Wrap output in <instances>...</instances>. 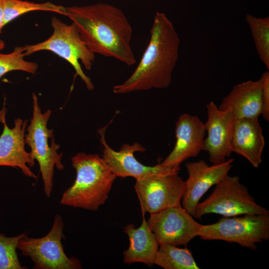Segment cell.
I'll return each instance as SVG.
<instances>
[{
	"instance_id": "cell-1",
	"label": "cell",
	"mask_w": 269,
	"mask_h": 269,
	"mask_svg": "<svg viewBox=\"0 0 269 269\" xmlns=\"http://www.w3.org/2000/svg\"><path fill=\"white\" fill-rule=\"evenodd\" d=\"M84 43L94 54L115 58L128 66L136 63L131 44L132 27L123 11L111 4L65 7Z\"/></svg>"
},
{
	"instance_id": "cell-2",
	"label": "cell",
	"mask_w": 269,
	"mask_h": 269,
	"mask_svg": "<svg viewBox=\"0 0 269 269\" xmlns=\"http://www.w3.org/2000/svg\"><path fill=\"white\" fill-rule=\"evenodd\" d=\"M148 44L135 69L114 93L126 94L167 88L179 57L180 38L173 23L163 12H156Z\"/></svg>"
},
{
	"instance_id": "cell-3",
	"label": "cell",
	"mask_w": 269,
	"mask_h": 269,
	"mask_svg": "<svg viewBox=\"0 0 269 269\" xmlns=\"http://www.w3.org/2000/svg\"><path fill=\"white\" fill-rule=\"evenodd\" d=\"M76 171L73 184L62 194V205L96 211L108 199L117 178L97 154L78 152L71 157Z\"/></svg>"
},
{
	"instance_id": "cell-4",
	"label": "cell",
	"mask_w": 269,
	"mask_h": 269,
	"mask_svg": "<svg viewBox=\"0 0 269 269\" xmlns=\"http://www.w3.org/2000/svg\"><path fill=\"white\" fill-rule=\"evenodd\" d=\"M32 97V117L26 128L24 140L30 148L31 156L39 164L44 191L45 195L50 197L53 186L54 167L59 170L64 169L63 154L58 153L60 145L55 142L53 130L47 128L51 111L42 113L35 93H33Z\"/></svg>"
},
{
	"instance_id": "cell-5",
	"label": "cell",
	"mask_w": 269,
	"mask_h": 269,
	"mask_svg": "<svg viewBox=\"0 0 269 269\" xmlns=\"http://www.w3.org/2000/svg\"><path fill=\"white\" fill-rule=\"evenodd\" d=\"M51 25L53 28L52 35L42 42L25 45V55L44 50L54 53L70 64L87 89L93 90L94 86L83 71L80 61L86 69L90 70L95 62V54L86 46L74 23L67 24L54 16L51 18Z\"/></svg>"
},
{
	"instance_id": "cell-6",
	"label": "cell",
	"mask_w": 269,
	"mask_h": 269,
	"mask_svg": "<svg viewBox=\"0 0 269 269\" xmlns=\"http://www.w3.org/2000/svg\"><path fill=\"white\" fill-rule=\"evenodd\" d=\"M208 214L233 217L269 214V211L256 202L239 176L227 174L215 185L209 197L197 204L193 217L201 220Z\"/></svg>"
},
{
	"instance_id": "cell-7",
	"label": "cell",
	"mask_w": 269,
	"mask_h": 269,
	"mask_svg": "<svg viewBox=\"0 0 269 269\" xmlns=\"http://www.w3.org/2000/svg\"><path fill=\"white\" fill-rule=\"evenodd\" d=\"M198 237L235 243L255 250L257 243L269 239V214L223 217L215 223L202 225Z\"/></svg>"
},
{
	"instance_id": "cell-8",
	"label": "cell",
	"mask_w": 269,
	"mask_h": 269,
	"mask_svg": "<svg viewBox=\"0 0 269 269\" xmlns=\"http://www.w3.org/2000/svg\"><path fill=\"white\" fill-rule=\"evenodd\" d=\"M64 224L62 217L57 214L51 230L40 238L29 237L27 234L19 241L17 249L22 255L29 257L35 269H82L80 261L69 258L64 252L62 241L64 239Z\"/></svg>"
},
{
	"instance_id": "cell-9",
	"label": "cell",
	"mask_w": 269,
	"mask_h": 269,
	"mask_svg": "<svg viewBox=\"0 0 269 269\" xmlns=\"http://www.w3.org/2000/svg\"><path fill=\"white\" fill-rule=\"evenodd\" d=\"M178 174L154 175L136 180L134 190L143 215L181 205L185 181Z\"/></svg>"
},
{
	"instance_id": "cell-10",
	"label": "cell",
	"mask_w": 269,
	"mask_h": 269,
	"mask_svg": "<svg viewBox=\"0 0 269 269\" xmlns=\"http://www.w3.org/2000/svg\"><path fill=\"white\" fill-rule=\"evenodd\" d=\"M99 129L100 140L102 146V158L112 173L117 177H132L136 180L154 175H167L178 173L180 166H164L161 163L154 166H146L134 157L135 152H143L145 148L140 143L134 142L131 145L124 144L119 151L112 149L105 139V131L111 123Z\"/></svg>"
},
{
	"instance_id": "cell-11",
	"label": "cell",
	"mask_w": 269,
	"mask_h": 269,
	"mask_svg": "<svg viewBox=\"0 0 269 269\" xmlns=\"http://www.w3.org/2000/svg\"><path fill=\"white\" fill-rule=\"evenodd\" d=\"M193 218L181 204L151 214L147 221L159 244L186 247L202 226Z\"/></svg>"
},
{
	"instance_id": "cell-12",
	"label": "cell",
	"mask_w": 269,
	"mask_h": 269,
	"mask_svg": "<svg viewBox=\"0 0 269 269\" xmlns=\"http://www.w3.org/2000/svg\"><path fill=\"white\" fill-rule=\"evenodd\" d=\"M233 158L217 164L208 165L200 160L185 163L188 178L181 204L193 217L195 208L202 197L227 174L233 166Z\"/></svg>"
},
{
	"instance_id": "cell-13",
	"label": "cell",
	"mask_w": 269,
	"mask_h": 269,
	"mask_svg": "<svg viewBox=\"0 0 269 269\" xmlns=\"http://www.w3.org/2000/svg\"><path fill=\"white\" fill-rule=\"evenodd\" d=\"M206 109L207 118L204 124L207 134L203 150L208 153L212 164H220L232 152L231 141L236 118L231 110H221L212 101L206 105Z\"/></svg>"
},
{
	"instance_id": "cell-14",
	"label": "cell",
	"mask_w": 269,
	"mask_h": 269,
	"mask_svg": "<svg viewBox=\"0 0 269 269\" xmlns=\"http://www.w3.org/2000/svg\"><path fill=\"white\" fill-rule=\"evenodd\" d=\"M6 110L0 111V122L3 124L0 135V166L19 168L26 176L36 179L29 167H33L35 160L25 148L24 136L28 120L16 118L14 126L9 128L5 121Z\"/></svg>"
},
{
	"instance_id": "cell-15",
	"label": "cell",
	"mask_w": 269,
	"mask_h": 269,
	"mask_svg": "<svg viewBox=\"0 0 269 269\" xmlns=\"http://www.w3.org/2000/svg\"><path fill=\"white\" fill-rule=\"evenodd\" d=\"M176 142L173 149L161 163L180 166L187 159L197 156L203 150L206 134L205 124L196 116L183 114L175 124Z\"/></svg>"
},
{
	"instance_id": "cell-16",
	"label": "cell",
	"mask_w": 269,
	"mask_h": 269,
	"mask_svg": "<svg viewBox=\"0 0 269 269\" xmlns=\"http://www.w3.org/2000/svg\"><path fill=\"white\" fill-rule=\"evenodd\" d=\"M265 145L263 128L259 118L236 120L231 141L232 152L243 156L253 167L258 168L262 162Z\"/></svg>"
},
{
	"instance_id": "cell-17",
	"label": "cell",
	"mask_w": 269,
	"mask_h": 269,
	"mask_svg": "<svg viewBox=\"0 0 269 269\" xmlns=\"http://www.w3.org/2000/svg\"><path fill=\"white\" fill-rule=\"evenodd\" d=\"M262 89L261 78L238 84L223 98L218 107L231 110L236 120L259 118L262 110Z\"/></svg>"
},
{
	"instance_id": "cell-18",
	"label": "cell",
	"mask_w": 269,
	"mask_h": 269,
	"mask_svg": "<svg viewBox=\"0 0 269 269\" xmlns=\"http://www.w3.org/2000/svg\"><path fill=\"white\" fill-rule=\"evenodd\" d=\"M124 232L127 234L130 245L123 252L125 264L141 263L151 267L154 265L159 243L143 217L140 226L136 228L129 224Z\"/></svg>"
},
{
	"instance_id": "cell-19",
	"label": "cell",
	"mask_w": 269,
	"mask_h": 269,
	"mask_svg": "<svg viewBox=\"0 0 269 269\" xmlns=\"http://www.w3.org/2000/svg\"><path fill=\"white\" fill-rule=\"evenodd\" d=\"M154 264L164 269H199L192 252L168 244H159Z\"/></svg>"
},
{
	"instance_id": "cell-20",
	"label": "cell",
	"mask_w": 269,
	"mask_h": 269,
	"mask_svg": "<svg viewBox=\"0 0 269 269\" xmlns=\"http://www.w3.org/2000/svg\"><path fill=\"white\" fill-rule=\"evenodd\" d=\"M5 25L19 16L33 11H47L66 15L65 7L48 1L37 3L23 0H3Z\"/></svg>"
},
{
	"instance_id": "cell-21",
	"label": "cell",
	"mask_w": 269,
	"mask_h": 269,
	"mask_svg": "<svg viewBox=\"0 0 269 269\" xmlns=\"http://www.w3.org/2000/svg\"><path fill=\"white\" fill-rule=\"evenodd\" d=\"M249 27L259 59L269 70V17L247 14Z\"/></svg>"
},
{
	"instance_id": "cell-22",
	"label": "cell",
	"mask_w": 269,
	"mask_h": 269,
	"mask_svg": "<svg viewBox=\"0 0 269 269\" xmlns=\"http://www.w3.org/2000/svg\"><path fill=\"white\" fill-rule=\"evenodd\" d=\"M24 51L23 46L15 47L9 53H0V78L12 71H22L32 74L36 73L38 64L25 60Z\"/></svg>"
},
{
	"instance_id": "cell-23",
	"label": "cell",
	"mask_w": 269,
	"mask_h": 269,
	"mask_svg": "<svg viewBox=\"0 0 269 269\" xmlns=\"http://www.w3.org/2000/svg\"><path fill=\"white\" fill-rule=\"evenodd\" d=\"M26 234L9 237L0 234V269H27L20 265L16 252L20 240Z\"/></svg>"
},
{
	"instance_id": "cell-24",
	"label": "cell",
	"mask_w": 269,
	"mask_h": 269,
	"mask_svg": "<svg viewBox=\"0 0 269 269\" xmlns=\"http://www.w3.org/2000/svg\"><path fill=\"white\" fill-rule=\"evenodd\" d=\"M261 78L262 81L261 115L267 122L269 121V72H264Z\"/></svg>"
},
{
	"instance_id": "cell-25",
	"label": "cell",
	"mask_w": 269,
	"mask_h": 269,
	"mask_svg": "<svg viewBox=\"0 0 269 269\" xmlns=\"http://www.w3.org/2000/svg\"><path fill=\"white\" fill-rule=\"evenodd\" d=\"M4 26L3 2V0H0V34Z\"/></svg>"
},
{
	"instance_id": "cell-26",
	"label": "cell",
	"mask_w": 269,
	"mask_h": 269,
	"mask_svg": "<svg viewBox=\"0 0 269 269\" xmlns=\"http://www.w3.org/2000/svg\"><path fill=\"white\" fill-rule=\"evenodd\" d=\"M4 47V42L0 39V51L3 49Z\"/></svg>"
}]
</instances>
